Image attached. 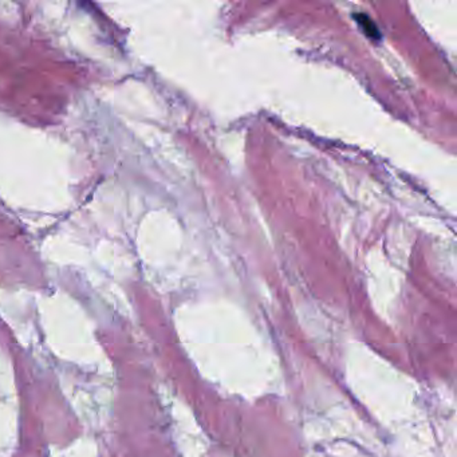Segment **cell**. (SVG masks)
I'll use <instances>...</instances> for the list:
<instances>
[{
    "mask_svg": "<svg viewBox=\"0 0 457 457\" xmlns=\"http://www.w3.org/2000/svg\"><path fill=\"white\" fill-rule=\"evenodd\" d=\"M356 18L358 19V24L363 28V31L366 33L367 37L373 39L380 38V33H379L377 27L374 26V23L369 19L366 15H362L361 14V15H357Z\"/></svg>",
    "mask_w": 457,
    "mask_h": 457,
    "instance_id": "6da1fadb",
    "label": "cell"
}]
</instances>
